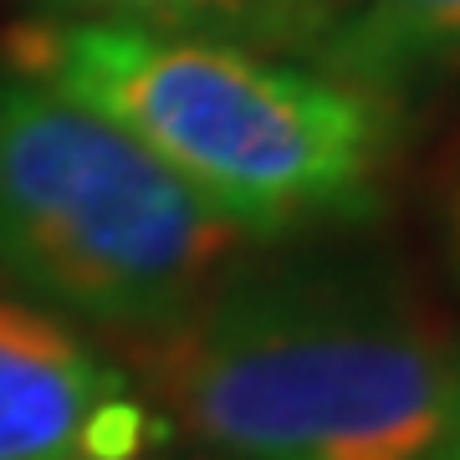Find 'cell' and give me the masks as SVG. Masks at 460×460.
Here are the masks:
<instances>
[{"label": "cell", "instance_id": "cell-1", "mask_svg": "<svg viewBox=\"0 0 460 460\" xmlns=\"http://www.w3.org/2000/svg\"><path fill=\"white\" fill-rule=\"evenodd\" d=\"M169 425L215 460H435L460 343L368 266H266L138 338Z\"/></svg>", "mask_w": 460, "mask_h": 460}, {"label": "cell", "instance_id": "cell-2", "mask_svg": "<svg viewBox=\"0 0 460 460\" xmlns=\"http://www.w3.org/2000/svg\"><path fill=\"white\" fill-rule=\"evenodd\" d=\"M5 72L108 118L241 235L368 215L394 154L378 93L199 31L21 21Z\"/></svg>", "mask_w": 460, "mask_h": 460}, {"label": "cell", "instance_id": "cell-3", "mask_svg": "<svg viewBox=\"0 0 460 460\" xmlns=\"http://www.w3.org/2000/svg\"><path fill=\"white\" fill-rule=\"evenodd\" d=\"M241 241L108 118L0 72V277L11 287L144 338L190 313Z\"/></svg>", "mask_w": 460, "mask_h": 460}, {"label": "cell", "instance_id": "cell-4", "mask_svg": "<svg viewBox=\"0 0 460 460\" xmlns=\"http://www.w3.org/2000/svg\"><path fill=\"white\" fill-rule=\"evenodd\" d=\"M159 425L51 313L0 296V460H138Z\"/></svg>", "mask_w": 460, "mask_h": 460}, {"label": "cell", "instance_id": "cell-5", "mask_svg": "<svg viewBox=\"0 0 460 460\" xmlns=\"http://www.w3.org/2000/svg\"><path fill=\"white\" fill-rule=\"evenodd\" d=\"M328 77L363 93H394L460 72V0H348L313 41Z\"/></svg>", "mask_w": 460, "mask_h": 460}, {"label": "cell", "instance_id": "cell-6", "mask_svg": "<svg viewBox=\"0 0 460 460\" xmlns=\"http://www.w3.org/2000/svg\"><path fill=\"white\" fill-rule=\"evenodd\" d=\"M87 21H123V26H164V31H246L256 36L251 0H51Z\"/></svg>", "mask_w": 460, "mask_h": 460}, {"label": "cell", "instance_id": "cell-7", "mask_svg": "<svg viewBox=\"0 0 460 460\" xmlns=\"http://www.w3.org/2000/svg\"><path fill=\"white\" fill-rule=\"evenodd\" d=\"M261 41H317L348 11V0H251Z\"/></svg>", "mask_w": 460, "mask_h": 460}, {"label": "cell", "instance_id": "cell-8", "mask_svg": "<svg viewBox=\"0 0 460 460\" xmlns=\"http://www.w3.org/2000/svg\"><path fill=\"white\" fill-rule=\"evenodd\" d=\"M435 460H460V394H456V410H450V425H445V440L435 450Z\"/></svg>", "mask_w": 460, "mask_h": 460}, {"label": "cell", "instance_id": "cell-9", "mask_svg": "<svg viewBox=\"0 0 460 460\" xmlns=\"http://www.w3.org/2000/svg\"><path fill=\"white\" fill-rule=\"evenodd\" d=\"M445 226H450V251H456V261H460V174H456V184H450V210H445Z\"/></svg>", "mask_w": 460, "mask_h": 460}, {"label": "cell", "instance_id": "cell-10", "mask_svg": "<svg viewBox=\"0 0 460 460\" xmlns=\"http://www.w3.org/2000/svg\"><path fill=\"white\" fill-rule=\"evenodd\" d=\"M154 460H215V456H154Z\"/></svg>", "mask_w": 460, "mask_h": 460}]
</instances>
